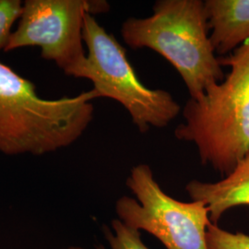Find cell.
I'll list each match as a JSON object with an SVG mask.
<instances>
[{
    "label": "cell",
    "mask_w": 249,
    "mask_h": 249,
    "mask_svg": "<svg viewBox=\"0 0 249 249\" xmlns=\"http://www.w3.org/2000/svg\"><path fill=\"white\" fill-rule=\"evenodd\" d=\"M91 89L73 97L41 98L36 85L0 62V152L41 156L76 142L93 119Z\"/></svg>",
    "instance_id": "cell-1"
},
{
    "label": "cell",
    "mask_w": 249,
    "mask_h": 249,
    "mask_svg": "<svg viewBox=\"0 0 249 249\" xmlns=\"http://www.w3.org/2000/svg\"><path fill=\"white\" fill-rule=\"evenodd\" d=\"M219 60L231 71L187 101L175 136L194 143L201 162L225 177L249 153V40Z\"/></svg>",
    "instance_id": "cell-2"
},
{
    "label": "cell",
    "mask_w": 249,
    "mask_h": 249,
    "mask_svg": "<svg viewBox=\"0 0 249 249\" xmlns=\"http://www.w3.org/2000/svg\"><path fill=\"white\" fill-rule=\"evenodd\" d=\"M152 11L147 18L124 20V43L132 49L149 48L160 54L179 73L190 99L201 98L225 78L210 39L204 1L158 0Z\"/></svg>",
    "instance_id": "cell-3"
},
{
    "label": "cell",
    "mask_w": 249,
    "mask_h": 249,
    "mask_svg": "<svg viewBox=\"0 0 249 249\" xmlns=\"http://www.w3.org/2000/svg\"><path fill=\"white\" fill-rule=\"evenodd\" d=\"M83 41L86 59L75 78L90 80L98 98L119 103L141 132L165 127L179 115L181 107L169 91L147 88L136 75L124 47L90 14L84 18Z\"/></svg>",
    "instance_id": "cell-4"
},
{
    "label": "cell",
    "mask_w": 249,
    "mask_h": 249,
    "mask_svg": "<svg viewBox=\"0 0 249 249\" xmlns=\"http://www.w3.org/2000/svg\"><path fill=\"white\" fill-rule=\"evenodd\" d=\"M125 185L136 198L117 199V219L160 241L166 249H208L207 230L212 223L202 202H182L167 195L147 164L130 171Z\"/></svg>",
    "instance_id": "cell-5"
},
{
    "label": "cell",
    "mask_w": 249,
    "mask_h": 249,
    "mask_svg": "<svg viewBox=\"0 0 249 249\" xmlns=\"http://www.w3.org/2000/svg\"><path fill=\"white\" fill-rule=\"evenodd\" d=\"M109 10L105 0H26L5 51L37 46L43 58L53 61L66 75L75 78L86 59L85 15Z\"/></svg>",
    "instance_id": "cell-6"
},
{
    "label": "cell",
    "mask_w": 249,
    "mask_h": 249,
    "mask_svg": "<svg viewBox=\"0 0 249 249\" xmlns=\"http://www.w3.org/2000/svg\"><path fill=\"white\" fill-rule=\"evenodd\" d=\"M186 191L192 201L202 202L208 208L213 224L232 208L249 206V153L222 180H191L186 186Z\"/></svg>",
    "instance_id": "cell-7"
},
{
    "label": "cell",
    "mask_w": 249,
    "mask_h": 249,
    "mask_svg": "<svg viewBox=\"0 0 249 249\" xmlns=\"http://www.w3.org/2000/svg\"><path fill=\"white\" fill-rule=\"evenodd\" d=\"M210 39L220 57L249 40V0H206Z\"/></svg>",
    "instance_id": "cell-8"
},
{
    "label": "cell",
    "mask_w": 249,
    "mask_h": 249,
    "mask_svg": "<svg viewBox=\"0 0 249 249\" xmlns=\"http://www.w3.org/2000/svg\"><path fill=\"white\" fill-rule=\"evenodd\" d=\"M111 249H150L142 239L141 231L132 228L119 219L111 222V229L106 231ZM98 249H106L99 248Z\"/></svg>",
    "instance_id": "cell-9"
},
{
    "label": "cell",
    "mask_w": 249,
    "mask_h": 249,
    "mask_svg": "<svg viewBox=\"0 0 249 249\" xmlns=\"http://www.w3.org/2000/svg\"><path fill=\"white\" fill-rule=\"evenodd\" d=\"M208 249H249V235L231 232L212 223L207 230Z\"/></svg>",
    "instance_id": "cell-10"
},
{
    "label": "cell",
    "mask_w": 249,
    "mask_h": 249,
    "mask_svg": "<svg viewBox=\"0 0 249 249\" xmlns=\"http://www.w3.org/2000/svg\"><path fill=\"white\" fill-rule=\"evenodd\" d=\"M22 5L20 0H0V52L5 51L9 44L12 28L21 15Z\"/></svg>",
    "instance_id": "cell-11"
},
{
    "label": "cell",
    "mask_w": 249,
    "mask_h": 249,
    "mask_svg": "<svg viewBox=\"0 0 249 249\" xmlns=\"http://www.w3.org/2000/svg\"><path fill=\"white\" fill-rule=\"evenodd\" d=\"M62 249H84L80 247H75V246H72V247H68V248H64Z\"/></svg>",
    "instance_id": "cell-12"
}]
</instances>
